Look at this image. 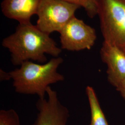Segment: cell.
I'll use <instances>...</instances> for the list:
<instances>
[{
  "instance_id": "1",
  "label": "cell",
  "mask_w": 125,
  "mask_h": 125,
  "mask_svg": "<svg viewBox=\"0 0 125 125\" xmlns=\"http://www.w3.org/2000/svg\"><path fill=\"white\" fill-rule=\"evenodd\" d=\"M1 45L9 50L15 66L27 61L44 63L47 62L46 54L58 57L62 51L50 35L31 22L19 23L15 31L5 38Z\"/></svg>"
},
{
  "instance_id": "2",
  "label": "cell",
  "mask_w": 125,
  "mask_h": 125,
  "mask_svg": "<svg viewBox=\"0 0 125 125\" xmlns=\"http://www.w3.org/2000/svg\"><path fill=\"white\" fill-rule=\"evenodd\" d=\"M63 59L58 57L44 63L27 61L20 67L9 72L16 92L24 94H36L44 98L50 85L62 82L64 77L58 72Z\"/></svg>"
},
{
  "instance_id": "3",
  "label": "cell",
  "mask_w": 125,
  "mask_h": 125,
  "mask_svg": "<svg viewBox=\"0 0 125 125\" xmlns=\"http://www.w3.org/2000/svg\"><path fill=\"white\" fill-rule=\"evenodd\" d=\"M97 15L104 41L125 48V0H98Z\"/></svg>"
},
{
  "instance_id": "4",
  "label": "cell",
  "mask_w": 125,
  "mask_h": 125,
  "mask_svg": "<svg viewBox=\"0 0 125 125\" xmlns=\"http://www.w3.org/2000/svg\"><path fill=\"white\" fill-rule=\"evenodd\" d=\"M80 7L62 0H41L37 15L36 26L41 31L50 35L60 31Z\"/></svg>"
},
{
  "instance_id": "5",
  "label": "cell",
  "mask_w": 125,
  "mask_h": 125,
  "mask_svg": "<svg viewBox=\"0 0 125 125\" xmlns=\"http://www.w3.org/2000/svg\"><path fill=\"white\" fill-rule=\"evenodd\" d=\"M59 33L61 49L72 52L91 49L97 38L94 28L76 16L72 18Z\"/></svg>"
},
{
  "instance_id": "6",
  "label": "cell",
  "mask_w": 125,
  "mask_h": 125,
  "mask_svg": "<svg viewBox=\"0 0 125 125\" xmlns=\"http://www.w3.org/2000/svg\"><path fill=\"white\" fill-rule=\"evenodd\" d=\"M47 99L39 98L36 103L38 114L32 125H67L68 109L60 102L57 92L49 87Z\"/></svg>"
},
{
  "instance_id": "7",
  "label": "cell",
  "mask_w": 125,
  "mask_h": 125,
  "mask_svg": "<svg viewBox=\"0 0 125 125\" xmlns=\"http://www.w3.org/2000/svg\"><path fill=\"white\" fill-rule=\"evenodd\" d=\"M100 54L107 66L108 81L116 88L125 77V53L118 46L104 41Z\"/></svg>"
},
{
  "instance_id": "8",
  "label": "cell",
  "mask_w": 125,
  "mask_h": 125,
  "mask_svg": "<svg viewBox=\"0 0 125 125\" xmlns=\"http://www.w3.org/2000/svg\"><path fill=\"white\" fill-rule=\"evenodd\" d=\"M41 0H3L1 12L5 17L17 21L19 23L31 22L36 14Z\"/></svg>"
},
{
  "instance_id": "9",
  "label": "cell",
  "mask_w": 125,
  "mask_h": 125,
  "mask_svg": "<svg viewBox=\"0 0 125 125\" xmlns=\"http://www.w3.org/2000/svg\"><path fill=\"white\" fill-rule=\"evenodd\" d=\"M86 93L88 99L91 114L89 125H109L93 88L88 86L86 89Z\"/></svg>"
},
{
  "instance_id": "10",
  "label": "cell",
  "mask_w": 125,
  "mask_h": 125,
  "mask_svg": "<svg viewBox=\"0 0 125 125\" xmlns=\"http://www.w3.org/2000/svg\"><path fill=\"white\" fill-rule=\"evenodd\" d=\"M73 4L79 6L85 9L87 15L93 18L97 15L98 0H62Z\"/></svg>"
},
{
  "instance_id": "11",
  "label": "cell",
  "mask_w": 125,
  "mask_h": 125,
  "mask_svg": "<svg viewBox=\"0 0 125 125\" xmlns=\"http://www.w3.org/2000/svg\"><path fill=\"white\" fill-rule=\"evenodd\" d=\"M0 125H21L18 113L13 109L1 110Z\"/></svg>"
},
{
  "instance_id": "12",
  "label": "cell",
  "mask_w": 125,
  "mask_h": 125,
  "mask_svg": "<svg viewBox=\"0 0 125 125\" xmlns=\"http://www.w3.org/2000/svg\"><path fill=\"white\" fill-rule=\"evenodd\" d=\"M116 89L118 92H119L125 102V77L118 85Z\"/></svg>"
},
{
  "instance_id": "13",
  "label": "cell",
  "mask_w": 125,
  "mask_h": 125,
  "mask_svg": "<svg viewBox=\"0 0 125 125\" xmlns=\"http://www.w3.org/2000/svg\"><path fill=\"white\" fill-rule=\"evenodd\" d=\"M0 81H7L11 79L9 72H6L3 70L0 69Z\"/></svg>"
},
{
  "instance_id": "14",
  "label": "cell",
  "mask_w": 125,
  "mask_h": 125,
  "mask_svg": "<svg viewBox=\"0 0 125 125\" xmlns=\"http://www.w3.org/2000/svg\"><path fill=\"white\" fill-rule=\"evenodd\" d=\"M122 49L123 50V51L125 53V48H123V49Z\"/></svg>"
},
{
  "instance_id": "15",
  "label": "cell",
  "mask_w": 125,
  "mask_h": 125,
  "mask_svg": "<svg viewBox=\"0 0 125 125\" xmlns=\"http://www.w3.org/2000/svg\"></svg>"
}]
</instances>
